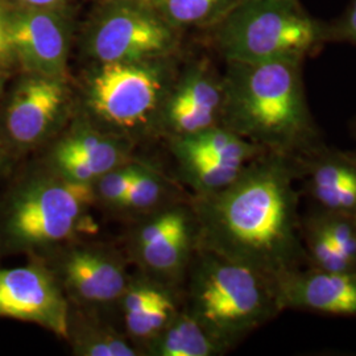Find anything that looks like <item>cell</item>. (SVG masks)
I'll list each match as a JSON object with an SVG mask.
<instances>
[{
	"instance_id": "cell-3",
	"label": "cell",
	"mask_w": 356,
	"mask_h": 356,
	"mask_svg": "<svg viewBox=\"0 0 356 356\" xmlns=\"http://www.w3.org/2000/svg\"><path fill=\"white\" fill-rule=\"evenodd\" d=\"M275 281L239 261L197 248L191 280V313L229 350L280 314Z\"/></svg>"
},
{
	"instance_id": "cell-12",
	"label": "cell",
	"mask_w": 356,
	"mask_h": 356,
	"mask_svg": "<svg viewBox=\"0 0 356 356\" xmlns=\"http://www.w3.org/2000/svg\"><path fill=\"white\" fill-rule=\"evenodd\" d=\"M281 310L356 317V273L302 267L275 282Z\"/></svg>"
},
{
	"instance_id": "cell-29",
	"label": "cell",
	"mask_w": 356,
	"mask_h": 356,
	"mask_svg": "<svg viewBox=\"0 0 356 356\" xmlns=\"http://www.w3.org/2000/svg\"><path fill=\"white\" fill-rule=\"evenodd\" d=\"M353 153V156H354V157H355V160H356V152H351Z\"/></svg>"
},
{
	"instance_id": "cell-17",
	"label": "cell",
	"mask_w": 356,
	"mask_h": 356,
	"mask_svg": "<svg viewBox=\"0 0 356 356\" xmlns=\"http://www.w3.org/2000/svg\"><path fill=\"white\" fill-rule=\"evenodd\" d=\"M124 152L116 141L92 131H78L54 149L53 161L60 176L91 184L116 166Z\"/></svg>"
},
{
	"instance_id": "cell-11",
	"label": "cell",
	"mask_w": 356,
	"mask_h": 356,
	"mask_svg": "<svg viewBox=\"0 0 356 356\" xmlns=\"http://www.w3.org/2000/svg\"><path fill=\"white\" fill-rule=\"evenodd\" d=\"M293 160L298 182L304 185L316 209L356 219V160L353 153L322 143Z\"/></svg>"
},
{
	"instance_id": "cell-9",
	"label": "cell",
	"mask_w": 356,
	"mask_h": 356,
	"mask_svg": "<svg viewBox=\"0 0 356 356\" xmlns=\"http://www.w3.org/2000/svg\"><path fill=\"white\" fill-rule=\"evenodd\" d=\"M8 33L13 60L29 74L64 78L70 28L58 8H11Z\"/></svg>"
},
{
	"instance_id": "cell-6",
	"label": "cell",
	"mask_w": 356,
	"mask_h": 356,
	"mask_svg": "<svg viewBox=\"0 0 356 356\" xmlns=\"http://www.w3.org/2000/svg\"><path fill=\"white\" fill-rule=\"evenodd\" d=\"M269 152L222 124L176 136L173 153L197 195L222 191L263 153Z\"/></svg>"
},
{
	"instance_id": "cell-8",
	"label": "cell",
	"mask_w": 356,
	"mask_h": 356,
	"mask_svg": "<svg viewBox=\"0 0 356 356\" xmlns=\"http://www.w3.org/2000/svg\"><path fill=\"white\" fill-rule=\"evenodd\" d=\"M161 90V73L147 61L106 63L91 76L88 98L91 110L103 120L132 128L152 114Z\"/></svg>"
},
{
	"instance_id": "cell-26",
	"label": "cell",
	"mask_w": 356,
	"mask_h": 356,
	"mask_svg": "<svg viewBox=\"0 0 356 356\" xmlns=\"http://www.w3.org/2000/svg\"><path fill=\"white\" fill-rule=\"evenodd\" d=\"M334 32L338 38L356 45V0H353Z\"/></svg>"
},
{
	"instance_id": "cell-28",
	"label": "cell",
	"mask_w": 356,
	"mask_h": 356,
	"mask_svg": "<svg viewBox=\"0 0 356 356\" xmlns=\"http://www.w3.org/2000/svg\"><path fill=\"white\" fill-rule=\"evenodd\" d=\"M111 4H135L143 7H156L157 0H108Z\"/></svg>"
},
{
	"instance_id": "cell-24",
	"label": "cell",
	"mask_w": 356,
	"mask_h": 356,
	"mask_svg": "<svg viewBox=\"0 0 356 356\" xmlns=\"http://www.w3.org/2000/svg\"><path fill=\"white\" fill-rule=\"evenodd\" d=\"M163 294V291L151 285H138L126 289V292L123 293V309L126 317L139 314Z\"/></svg>"
},
{
	"instance_id": "cell-10",
	"label": "cell",
	"mask_w": 356,
	"mask_h": 356,
	"mask_svg": "<svg viewBox=\"0 0 356 356\" xmlns=\"http://www.w3.org/2000/svg\"><path fill=\"white\" fill-rule=\"evenodd\" d=\"M0 317L38 325L69 338V305L51 275L38 266L0 269Z\"/></svg>"
},
{
	"instance_id": "cell-27",
	"label": "cell",
	"mask_w": 356,
	"mask_h": 356,
	"mask_svg": "<svg viewBox=\"0 0 356 356\" xmlns=\"http://www.w3.org/2000/svg\"><path fill=\"white\" fill-rule=\"evenodd\" d=\"M65 0H17L20 7L29 8H58Z\"/></svg>"
},
{
	"instance_id": "cell-2",
	"label": "cell",
	"mask_w": 356,
	"mask_h": 356,
	"mask_svg": "<svg viewBox=\"0 0 356 356\" xmlns=\"http://www.w3.org/2000/svg\"><path fill=\"white\" fill-rule=\"evenodd\" d=\"M301 64L227 63L220 124L266 151L289 157L322 144L306 102Z\"/></svg>"
},
{
	"instance_id": "cell-14",
	"label": "cell",
	"mask_w": 356,
	"mask_h": 356,
	"mask_svg": "<svg viewBox=\"0 0 356 356\" xmlns=\"http://www.w3.org/2000/svg\"><path fill=\"white\" fill-rule=\"evenodd\" d=\"M223 85L207 65H195L184 76L166 106V122L176 136L220 124Z\"/></svg>"
},
{
	"instance_id": "cell-19",
	"label": "cell",
	"mask_w": 356,
	"mask_h": 356,
	"mask_svg": "<svg viewBox=\"0 0 356 356\" xmlns=\"http://www.w3.org/2000/svg\"><path fill=\"white\" fill-rule=\"evenodd\" d=\"M166 20L175 26H193L211 20L231 7V0H157Z\"/></svg>"
},
{
	"instance_id": "cell-25",
	"label": "cell",
	"mask_w": 356,
	"mask_h": 356,
	"mask_svg": "<svg viewBox=\"0 0 356 356\" xmlns=\"http://www.w3.org/2000/svg\"><path fill=\"white\" fill-rule=\"evenodd\" d=\"M10 10L6 0H0V67L7 66L13 60L8 33Z\"/></svg>"
},
{
	"instance_id": "cell-22",
	"label": "cell",
	"mask_w": 356,
	"mask_h": 356,
	"mask_svg": "<svg viewBox=\"0 0 356 356\" xmlns=\"http://www.w3.org/2000/svg\"><path fill=\"white\" fill-rule=\"evenodd\" d=\"M141 166L119 165L98 178V191L106 202L118 204L122 202L132 181L140 175Z\"/></svg>"
},
{
	"instance_id": "cell-16",
	"label": "cell",
	"mask_w": 356,
	"mask_h": 356,
	"mask_svg": "<svg viewBox=\"0 0 356 356\" xmlns=\"http://www.w3.org/2000/svg\"><path fill=\"white\" fill-rule=\"evenodd\" d=\"M65 282L78 298L86 302H110L127 289L123 267L110 254L95 250H76L67 254Z\"/></svg>"
},
{
	"instance_id": "cell-23",
	"label": "cell",
	"mask_w": 356,
	"mask_h": 356,
	"mask_svg": "<svg viewBox=\"0 0 356 356\" xmlns=\"http://www.w3.org/2000/svg\"><path fill=\"white\" fill-rule=\"evenodd\" d=\"M161 195L160 181L143 169L140 175L132 181L124 198L119 206L128 209H147L159 201Z\"/></svg>"
},
{
	"instance_id": "cell-18",
	"label": "cell",
	"mask_w": 356,
	"mask_h": 356,
	"mask_svg": "<svg viewBox=\"0 0 356 356\" xmlns=\"http://www.w3.org/2000/svg\"><path fill=\"white\" fill-rule=\"evenodd\" d=\"M154 338V355L214 356L227 351L188 312L176 313Z\"/></svg>"
},
{
	"instance_id": "cell-4",
	"label": "cell",
	"mask_w": 356,
	"mask_h": 356,
	"mask_svg": "<svg viewBox=\"0 0 356 356\" xmlns=\"http://www.w3.org/2000/svg\"><path fill=\"white\" fill-rule=\"evenodd\" d=\"M330 33L298 0H241L229 7L216 42L227 63L304 61Z\"/></svg>"
},
{
	"instance_id": "cell-7",
	"label": "cell",
	"mask_w": 356,
	"mask_h": 356,
	"mask_svg": "<svg viewBox=\"0 0 356 356\" xmlns=\"http://www.w3.org/2000/svg\"><path fill=\"white\" fill-rule=\"evenodd\" d=\"M173 42L172 29L149 7L111 4L91 26L88 47L101 64L139 63L165 53Z\"/></svg>"
},
{
	"instance_id": "cell-13",
	"label": "cell",
	"mask_w": 356,
	"mask_h": 356,
	"mask_svg": "<svg viewBox=\"0 0 356 356\" xmlns=\"http://www.w3.org/2000/svg\"><path fill=\"white\" fill-rule=\"evenodd\" d=\"M66 102L63 78L31 74L13 92L7 110V129L19 144L40 140L56 123Z\"/></svg>"
},
{
	"instance_id": "cell-20",
	"label": "cell",
	"mask_w": 356,
	"mask_h": 356,
	"mask_svg": "<svg viewBox=\"0 0 356 356\" xmlns=\"http://www.w3.org/2000/svg\"><path fill=\"white\" fill-rule=\"evenodd\" d=\"M176 306L168 294H163L141 313L126 317L127 329L136 338H153L175 317Z\"/></svg>"
},
{
	"instance_id": "cell-5",
	"label": "cell",
	"mask_w": 356,
	"mask_h": 356,
	"mask_svg": "<svg viewBox=\"0 0 356 356\" xmlns=\"http://www.w3.org/2000/svg\"><path fill=\"white\" fill-rule=\"evenodd\" d=\"M92 200L88 182L63 176L35 181L13 198L7 232L19 245L61 242L86 226L85 214Z\"/></svg>"
},
{
	"instance_id": "cell-1",
	"label": "cell",
	"mask_w": 356,
	"mask_h": 356,
	"mask_svg": "<svg viewBox=\"0 0 356 356\" xmlns=\"http://www.w3.org/2000/svg\"><path fill=\"white\" fill-rule=\"evenodd\" d=\"M293 157L259 156L231 185L197 195V248L239 261L272 281L304 267Z\"/></svg>"
},
{
	"instance_id": "cell-21",
	"label": "cell",
	"mask_w": 356,
	"mask_h": 356,
	"mask_svg": "<svg viewBox=\"0 0 356 356\" xmlns=\"http://www.w3.org/2000/svg\"><path fill=\"white\" fill-rule=\"evenodd\" d=\"M76 354L85 356H134L135 350L120 337L103 329L86 327L74 341Z\"/></svg>"
},
{
	"instance_id": "cell-15",
	"label": "cell",
	"mask_w": 356,
	"mask_h": 356,
	"mask_svg": "<svg viewBox=\"0 0 356 356\" xmlns=\"http://www.w3.org/2000/svg\"><path fill=\"white\" fill-rule=\"evenodd\" d=\"M198 229L194 211L169 210L144 226L138 236L143 261L157 272H176L197 248Z\"/></svg>"
}]
</instances>
